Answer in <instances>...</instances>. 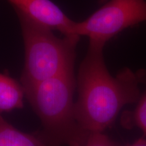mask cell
Instances as JSON below:
<instances>
[{
  "label": "cell",
  "instance_id": "1",
  "mask_svg": "<svg viewBox=\"0 0 146 146\" xmlns=\"http://www.w3.org/2000/svg\"><path fill=\"white\" fill-rule=\"evenodd\" d=\"M105 44L90 41L78 69V98L74 112L84 132L103 133L112 125L122 108L135 104L140 89L136 72L124 68L112 76L104 58Z\"/></svg>",
  "mask_w": 146,
  "mask_h": 146
},
{
  "label": "cell",
  "instance_id": "2",
  "mask_svg": "<svg viewBox=\"0 0 146 146\" xmlns=\"http://www.w3.org/2000/svg\"><path fill=\"white\" fill-rule=\"evenodd\" d=\"M76 86L74 69L23 86L43 126L37 137L47 146H83L89 136L76 120L73 100Z\"/></svg>",
  "mask_w": 146,
  "mask_h": 146
},
{
  "label": "cell",
  "instance_id": "3",
  "mask_svg": "<svg viewBox=\"0 0 146 146\" xmlns=\"http://www.w3.org/2000/svg\"><path fill=\"white\" fill-rule=\"evenodd\" d=\"M19 21L25 48V64L21 83L31 85L72 70L76 48L81 36L58 37L50 28L15 11Z\"/></svg>",
  "mask_w": 146,
  "mask_h": 146
},
{
  "label": "cell",
  "instance_id": "4",
  "mask_svg": "<svg viewBox=\"0 0 146 146\" xmlns=\"http://www.w3.org/2000/svg\"><path fill=\"white\" fill-rule=\"evenodd\" d=\"M146 22V0H108L84 21L76 22L74 34L106 44L118 33Z\"/></svg>",
  "mask_w": 146,
  "mask_h": 146
},
{
  "label": "cell",
  "instance_id": "5",
  "mask_svg": "<svg viewBox=\"0 0 146 146\" xmlns=\"http://www.w3.org/2000/svg\"><path fill=\"white\" fill-rule=\"evenodd\" d=\"M15 11L63 35L74 34L76 22L51 0H7Z\"/></svg>",
  "mask_w": 146,
  "mask_h": 146
},
{
  "label": "cell",
  "instance_id": "6",
  "mask_svg": "<svg viewBox=\"0 0 146 146\" xmlns=\"http://www.w3.org/2000/svg\"><path fill=\"white\" fill-rule=\"evenodd\" d=\"M140 94L135 108L126 111L121 117L122 125L127 129L138 128L146 136V68L136 71Z\"/></svg>",
  "mask_w": 146,
  "mask_h": 146
},
{
  "label": "cell",
  "instance_id": "7",
  "mask_svg": "<svg viewBox=\"0 0 146 146\" xmlns=\"http://www.w3.org/2000/svg\"><path fill=\"white\" fill-rule=\"evenodd\" d=\"M25 96L21 82L8 74L0 73V113L10 112L23 107Z\"/></svg>",
  "mask_w": 146,
  "mask_h": 146
},
{
  "label": "cell",
  "instance_id": "8",
  "mask_svg": "<svg viewBox=\"0 0 146 146\" xmlns=\"http://www.w3.org/2000/svg\"><path fill=\"white\" fill-rule=\"evenodd\" d=\"M0 146H47L37 136L21 132L8 123L0 113Z\"/></svg>",
  "mask_w": 146,
  "mask_h": 146
},
{
  "label": "cell",
  "instance_id": "9",
  "mask_svg": "<svg viewBox=\"0 0 146 146\" xmlns=\"http://www.w3.org/2000/svg\"><path fill=\"white\" fill-rule=\"evenodd\" d=\"M83 146H120L103 133H93L89 135Z\"/></svg>",
  "mask_w": 146,
  "mask_h": 146
},
{
  "label": "cell",
  "instance_id": "10",
  "mask_svg": "<svg viewBox=\"0 0 146 146\" xmlns=\"http://www.w3.org/2000/svg\"><path fill=\"white\" fill-rule=\"evenodd\" d=\"M127 146H146V139L141 138L137 140L135 142L133 143L131 145Z\"/></svg>",
  "mask_w": 146,
  "mask_h": 146
},
{
  "label": "cell",
  "instance_id": "11",
  "mask_svg": "<svg viewBox=\"0 0 146 146\" xmlns=\"http://www.w3.org/2000/svg\"><path fill=\"white\" fill-rule=\"evenodd\" d=\"M108 1V0H98V3H100V4H104L105 3H106L107 1Z\"/></svg>",
  "mask_w": 146,
  "mask_h": 146
}]
</instances>
